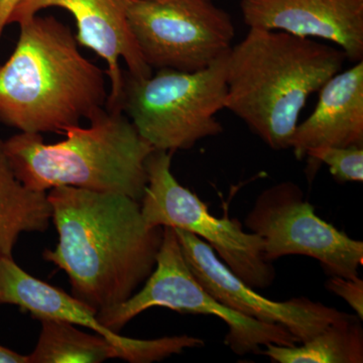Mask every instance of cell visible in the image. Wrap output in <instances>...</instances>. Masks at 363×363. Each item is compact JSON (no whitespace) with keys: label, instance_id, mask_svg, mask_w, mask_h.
<instances>
[{"label":"cell","instance_id":"obj_9","mask_svg":"<svg viewBox=\"0 0 363 363\" xmlns=\"http://www.w3.org/2000/svg\"><path fill=\"white\" fill-rule=\"evenodd\" d=\"M245 226L264 241L269 262L304 255L317 259L329 276L359 277L362 241L320 218L294 182H281L262 191L245 217Z\"/></svg>","mask_w":363,"mask_h":363},{"label":"cell","instance_id":"obj_21","mask_svg":"<svg viewBox=\"0 0 363 363\" xmlns=\"http://www.w3.org/2000/svg\"><path fill=\"white\" fill-rule=\"evenodd\" d=\"M0 363H28V355H21L16 351L0 345Z\"/></svg>","mask_w":363,"mask_h":363},{"label":"cell","instance_id":"obj_5","mask_svg":"<svg viewBox=\"0 0 363 363\" xmlns=\"http://www.w3.org/2000/svg\"><path fill=\"white\" fill-rule=\"evenodd\" d=\"M227 56L199 71L124 76L123 111L155 150H190L223 133L216 114L225 109Z\"/></svg>","mask_w":363,"mask_h":363},{"label":"cell","instance_id":"obj_16","mask_svg":"<svg viewBox=\"0 0 363 363\" xmlns=\"http://www.w3.org/2000/svg\"><path fill=\"white\" fill-rule=\"evenodd\" d=\"M362 321L346 314L301 346L267 344L260 354L278 363H362Z\"/></svg>","mask_w":363,"mask_h":363},{"label":"cell","instance_id":"obj_18","mask_svg":"<svg viewBox=\"0 0 363 363\" xmlns=\"http://www.w3.org/2000/svg\"><path fill=\"white\" fill-rule=\"evenodd\" d=\"M312 164H325L338 183L363 181V147H318L306 154Z\"/></svg>","mask_w":363,"mask_h":363},{"label":"cell","instance_id":"obj_17","mask_svg":"<svg viewBox=\"0 0 363 363\" xmlns=\"http://www.w3.org/2000/svg\"><path fill=\"white\" fill-rule=\"evenodd\" d=\"M39 340L28 355V363H101L123 352L99 334L81 331L62 320L43 319Z\"/></svg>","mask_w":363,"mask_h":363},{"label":"cell","instance_id":"obj_8","mask_svg":"<svg viewBox=\"0 0 363 363\" xmlns=\"http://www.w3.org/2000/svg\"><path fill=\"white\" fill-rule=\"evenodd\" d=\"M128 23L145 63L157 70H203L233 48V20L212 0H131Z\"/></svg>","mask_w":363,"mask_h":363},{"label":"cell","instance_id":"obj_6","mask_svg":"<svg viewBox=\"0 0 363 363\" xmlns=\"http://www.w3.org/2000/svg\"><path fill=\"white\" fill-rule=\"evenodd\" d=\"M152 307L191 314L213 315L225 322L226 345L236 355L260 354L267 344L300 343L285 327L257 321L215 300L195 278L172 227H164L156 266L142 290L121 304L97 313L100 323L118 333L133 318Z\"/></svg>","mask_w":363,"mask_h":363},{"label":"cell","instance_id":"obj_10","mask_svg":"<svg viewBox=\"0 0 363 363\" xmlns=\"http://www.w3.org/2000/svg\"><path fill=\"white\" fill-rule=\"evenodd\" d=\"M174 229L195 278L215 300L233 311L257 321L281 325L300 343L310 340L332 322L347 314L304 297L284 302L269 300L243 283L201 238Z\"/></svg>","mask_w":363,"mask_h":363},{"label":"cell","instance_id":"obj_20","mask_svg":"<svg viewBox=\"0 0 363 363\" xmlns=\"http://www.w3.org/2000/svg\"><path fill=\"white\" fill-rule=\"evenodd\" d=\"M18 1L20 0H0V40L4 35V28L9 26V18Z\"/></svg>","mask_w":363,"mask_h":363},{"label":"cell","instance_id":"obj_1","mask_svg":"<svg viewBox=\"0 0 363 363\" xmlns=\"http://www.w3.org/2000/svg\"><path fill=\"white\" fill-rule=\"evenodd\" d=\"M48 200L59 240L44 259L97 313L125 302L154 271L164 227L147 226L140 202L117 193L57 187Z\"/></svg>","mask_w":363,"mask_h":363},{"label":"cell","instance_id":"obj_11","mask_svg":"<svg viewBox=\"0 0 363 363\" xmlns=\"http://www.w3.org/2000/svg\"><path fill=\"white\" fill-rule=\"evenodd\" d=\"M0 305H13L37 320H62L86 327L106 338L130 363L161 362L186 350L203 347L205 341L189 335L135 339L119 335L100 323L97 312L56 286L35 278L21 269L13 257L0 259Z\"/></svg>","mask_w":363,"mask_h":363},{"label":"cell","instance_id":"obj_13","mask_svg":"<svg viewBox=\"0 0 363 363\" xmlns=\"http://www.w3.org/2000/svg\"><path fill=\"white\" fill-rule=\"evenodd\" d=\"M245 25L321 39L363 60V0H241Z\"/></svg>","mask_w":363,"mask_h":363},{"label":"cell","instance_id":"obj_3","mask_svg":"<svg viewBox=\"0 0 363 363\" xmlns=\"http://www.w3.org/2000/svg\"><path fill=\"white\" fill-rule=\"evenodd\" d=\"M346 60L333 45L250 28L227 56L225 109L271 149H291L308 99L342 70Z\"/></svg>","mask_w":363,"mask_h":363},{"label":"cell","instance_id":"obj_12","mask_svg":"<svg viewBox=\"0 0 363 363\" xmlns=\"http://www.w3.org/2000/svg\"><path fill=\"white\" fill-rule=\"evenodd\" d=\"M131 0H20L9 25L37 16L43 9L59 7L74 16L78 44L84 45L106 62L109 89L106 108L123 111L124 75L119 61L123 59L128 75L147 78L152 74L142 54L128 23Z\"/></svg>","mask_w":363,"mask_h":363},{"label":"cell","instance_id":"obj_14","mask_svg":"<svg viewBox=\"0 0 363 363\" xmlns=\"http://www.w3.org/2000/svg\"><path fill=\"white\" fill-rule=\"evenodd\" d=\"M291 140L298 159L318 147H363V60L332 76Z\"/></svg>","mask_w":363,"mask_h":363},{"label":"cell","instance_id":"obj_4","mask_svg":"<svg viewBox=\"0 0 363 363\" xmlns=\"http://www.w3.org/2000/svg\"><path fill=\"white\" fill-rule=\"evenodd\" d=\"M87 128H65V140L45 143L40 133H20L4 140L14 175L28 189L47 192L74 187L117 193L142 200L145 164L155 149L123 111L106 106L88 119Z\"/></svg>","mask_w":363,"mask_h":363},{"label":"cell","instance_id":"obj_7","mask_svg":"<svg viewBox=\"0 0 363 363\" xmlns=\"http://www.w3.org/2000/svg\"><path fill=\"white\" fill-rule=\"evenodd\" d=\"M172 157L173 152L155 150L147 157V182L140 200L145 224L194 234L213 248L243 283L255 290L269 288L276 271L264 257V241L257 234L245 231L238 219L210 213L207 205L173 175Z\"/></svg>","mask_w":363,"mask_h":363},{"label":"cell","instance_id":"obj_19","mask_svg":"<svg viewBox=\"0 0 363 363\" xmlns=\"http://www.w3.org/2000/svg\"><path fill=\"white\" fill-rule=\"evenodd\" d=\"M327 290L342 298L357 313L360 320L363 319V281L359 277L355 279L331 276L325 284Z\"/></svg>","mask_w":363,"mask_h":363},{"label":"cell","instance_id":"obj_2","mask_svg":"<svg viewBox=\"0 0 363 363\" xmlns=\"http://www.w3.org/2000/svg\"><path fill=\"white\" fill-rule=\"evenodd\" d=\"M18 26L16 49L0 66V123L63 135L106 106L104 72L79 51L68 26L38 14Z\"/></svg>","mask_w":363,"mask_h":363},{"label":"cell","instance_id":"obj_15","mask_svg":"<svg viewBox=\"0 0 363 363\" xmlns=\"http://www.w3.org/2000/svg\"><path fill=\"white\" fill-rule=\"evenodd\" d=\"M51 221L48 193L28 189L16 178L0 140V259L13 257L21 233H45Z\"/></svg>","mask_w":363,"mask_h":363}]
</instances>
